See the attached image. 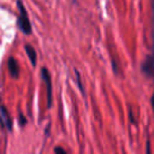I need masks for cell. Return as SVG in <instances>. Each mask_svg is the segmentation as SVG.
Returning a JSON list of instances; mask_svg holds the SVG:
<instances>
[{
  "label": "cell",
  "mask_w": 154,
  "mask_h": 154,
  "mask_svg": "<svg viewBox=\"0 0 154 154\" xmlns=\"http://www.w3.org/2000/svg\"><path fill=\"white\" fill-rule=\"evenodd\" d=\"M24 49H25V52H26V55H28V58H29L31 65H32V66H36V63H37V53H36L35 48H34L31 45L26 43V45L24 46Z\"/></svg>",
  "instance_id": "8992f818"
},
{
  "label": "cell",
  "mask_w": 154,
  "mask_h": 154,
  "mask_svg": "<svg viewBox=\"0 0 154 154\" xmlns=\"http://www.w3.org/2000/svg\"><path fill=\"white\" fill-rule=\"evenodd\" d=\"M7 67H8L10 75L13 78H18L19 77V64H18V61L14 58H12V57L8 58V60H7Z\"/></svg>",
  "instance_id": "277c9868"
},
{
  "label": "cell",
  "mask_w": 154,
  "mask_h": 154,
  "mask_svg": "<svg viewBox=\"0 0 154 154\" xmlns=\"http://www.w3.org/2000/svg\"><path fill=\"white\" fill-rule=\"evenodd\" d=\"M0 111H1L0 123H1L4 126L6 125V128H7L8 130H11V129H12V120H11V117H10V114H8L7 108H6V107H1Z\"/></svg>",
  "instance_id": "5b68a950"
},
{
  "label": "cell",
  "mask_w": 154,
  "mask_h": 154,
  "mask_svg": "<svg viewBox=\"0 0 154 154\" xmlns=\"http://www.w3.org/2000/svg\"><path fill=\"white\" fill-rule=\"evenodd\" d=\"M19 124H20L22 126L26 124V119H25V117H24L22 113H19Z\"/></svg>",
  "instance_id": "9c48e42d"
},
{
  "label": "cell",
  "mask_w": 154,
  "mask_h": 154,
  "mask_svg": "<svg viewBox=\"0 0 154 154\" xmlns=\"http://www.w3.org/2000/svg\"><path fill=\"white\" fill-rule=\"evenodd\" d=\"M17 5H18V10H19V17H18L19 28L25 35H30L31 34V24H30L29 17H28V12L20 0L17 1Z\"/></svg>",
  "instance_id": "6da1fadb"
},
{
  "label": "cell",
  "mask_w": 154,
  "mask_h": 154,
  "mask_svg": "<svg viewBox=\"0 0 154 154\" xmlns=\"http://www.w3.org/2000/svg\"><path fill=\"white\" fill-rule=\"evenodd\" d=\"M75 72H76V78H77V85H78V88H79L81 93H82V94H84V88H83V84H82V81H81V76H79V72H78L77 70H76Z\"/></svg>",
  "instance_id": "52a82bcc"
},
{
  "label": "cell",
  "mask_w": 154,
  "mask_h": 154,
  "mask_svg": "<svg viewBox=\"0 0 154 154\" xmlns=\"http://www.w3.org/2000/svg\"><path fill=\"white\" fill-rule=\"evenodd\" d=\"M141 72L148 78L154 77V54H148L144 58L141 64Z\"/></svg>",
  "instance_id": "3957f363"
},
{
  "label": "cell",
  "mask_w": 154,
  "mask_h": 154,
  "mask_svg": "<svg viewBox=\"0 0 154 154\" xmlns=\"http://www.w3.org/2000/svg\"><path fill=\"white\" fill-rule=\"evenodd\" d=\"M146 154H153L152 153V149H150V142H149V140L147 141V144H146Z\"/></svg>",
  "instance_id": "30bf717a"
},
{
  "label": "cell",
  "mask_w": 154,
  "mask_h": 154,
  "mask_svg": "<svg viewBox=\"0 0 154 154\" xmlns=\"http://www.w3.org/2000/svg\"><path fill=\"white\" fill-rule=\"evenodd\" d=\"M54 154H67V152L63 148V147H60V146H57L55 148H54Z\"/></svg>",
  "instance_id": "ba28073f"
},
{
  "label": "cell",
  "mask_w": 154,
  "mask_h": 154,
  "mask_svg": "<svg viewBox=\"0 0 154 154\" xmlns=\"http://www.w3.org/2000/svg\"><path fill=\"white\" fill-rule=\"evenodd\" d=\"M41 77L45 82L46 85V95H47V107L49 108L52 106V101H53V88H52V78H51V73L46 67L41 69Z\"/></svg>",
  "instance_id": "7a4b0ae2"
},
{
  "label": "cell",
  "mask_w": 154,
  "mask_h": 154,
  "mask_svg": "<svg viewBox=\"0 0 154 154\" xmlns=\"http://www.w3.org/2000/svg\"><path fill=\"white\" fill-rule=\"evenodd\" d=\"M150 105H152V109H153V116H154V90H153V94H152V97H150Z\"/></svg>",
  "instance_id": "8fae6325"
}]
</instances>
